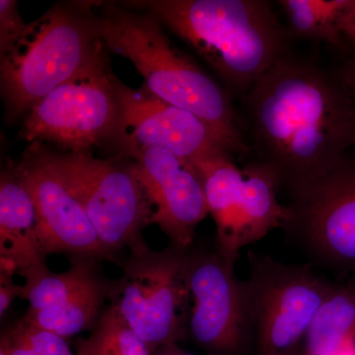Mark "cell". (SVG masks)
<instances>
[{
  "label": "cell",
  "instance_id": "6da1fadb",
  "mask_svg": "<svg viewBox=\"0 0 355 355\" xmlns=\"http://www.w3.org/2000/svg\"><path fill=\"white\" fill-rule=\"evenodd\" d=\"M258 160L291 191L324 177L355 139V105L336 71L288 53L243 97Z\"/></svg>",
  "mask_w": 355,
  "mask_h": 355
},
{
  "label": "cell",
  "instance_id": "7a4b0ae2",
  "mask_svg": "<svg viewBox=\"0 0 355 355\" xmlns=\"http://www.w3.org/2000/svg\"><path fill=\"white\" fill-rule=\"evenodd\" d=\"M144 11L188 44L229 92L242 96L280 58L291 36L265 0H139Z\"/></svg>",
  "mask_w": 355,
  "mask_h": 355
},
{
  "label": "cell",
  "instance_id": "3957f363",
  "mask_svg": "<svg viewBox=\"0 0 355 355\" xmlns=\"http://www.w3.org/2000/svg\"><path fill=\"white\" fill-rule=\"evenodd\" d=\"M99 30L107 49L128 58L153 94L202 119L234 155L249 153L232 95L172 43L157 19L106 2Z\"/></svg>",
  "mask_w": 355,
  "mask_h": 355
},
{
  "label": "cell",
  "instance_id": "277c9868",
  "mask_svg": "<svg viewBox=\"0 0 355 355\" xmlns=\"http://www.w3.org/2000/svg\"><path fill=\"white\" fill-rule=\"evenodd\" d=\"M100 2H60L26 25L0 53V86L7 121L35 104L106 51L95 6Z\"/></svg>",
  "mask_w": 355,
  "mask_h": 355
},
{
  "label": "cell",
  "instance_id": "5b68a950",
  "mask_svg": "<svg viewBox=\"0 0 355 355\" xmlns=\"http://www.w3.org/2000/svg\"><path fill=\"white\" fill-rule=\"evenodd\" d=\"M42 146L118 265L121 251L132 253L147 246L142 232L150 225L153 205L133 171L132 161L123 156L97 159Z\"/></svg>",
  "mask_w": 355,
  "mask_h": 355
},
{
  "label": "cell",
  "instance_id": "8992f818",
  "mask_svg": "<svg viewBox=\"0 0 355 355\" xmlns=\"http://www.w3.org/2000/svg\"><path fill=\"white\" fill-rule=\"evenodd\" d=\"M190 256L191 248L146 246L119 263L123 273L112 282V304L151 354L176 345L184 335Z\"/></svg>",
  "mask_w": 355,
  "mask_h": 355
},
{
  "label": "cell",
  "instance_id": "52a82bcc",
  "mask_svg": "<svg viewBox=\"0 0 355 355\" xmlns=\"http://www.w3.org/2000/svg\"><path fill=\"white\" fill-rule=\"evenodd\" d=\"M114 79L105 51L33 106L21 137L31 144H50L62 153L85 155L114 142L120 120Z\"/></svg>",
  "mask_w": 355,
  "mask_h": 355
},
{
  "label": "cell",
  "instance_id": "ba28073f",
  "mask_svg": "<svg viewBox=\"0 0 355 355\" xmlns=\"http://www.w3.org/2000/svg\"><path fill=\"white\" fill-rule=\"evenodd\" d=\"M232 156L217 153L193 163L202 177L209 212L216 223V247L237 260L242 248L284 228L291 209L279 202V182L268 166L253 161L239 168Z\"/></svg>",
  "mask_w": 355,
  "mask_h": 355
},
{
  "label": "cell",
  "instance_id": "9c48e42d",
  "mask_svg": "<svg viewBox=\"0 0 355 355\" xmlns=\"http://www.w3.org/2000/svg\"><path fill=\"white\" fill-rule=\"evenodd\" d=\"M246 280L253 333L261 355H295L334 284L311 266L287 265L248 252Z\"/></svg>",
  "mask_w": 355,
  "mask_h": 355
},
{
  "label": "cell",
  "instance_id": "30bf717a",
  "mask_svg": "<svg viewBox=\"0 0 355 355\" xmlns=\"http://www.w3.org/2000/svg\"><path fill=\"white\" fill-rule=\"evenodd\" d=\"M286 232L318 263L338 272L355 270V159L291 191Z\"/></svg>",
  "mask_w": 355,
  "mask_h": 355
},
{
  "label": "cell",
  "instance_id": "8fae6325",
  "mask_svg": "<svg viewBox=\"0 0 355 355\" xmlns=\"http://www.w3.org/2000/svg\"><path fill=\"white\" fill-rule=\"evenodd\" d=\"M114 85L120 120L114 144L121 156L133 159L146 149L161 148L195 162L214 154L232 153L202 119L160 99L144 84L139 89L128 87L116 77Z\"/></svg>",
  "mask_w": 355,
  "mask_h": 355
},
{
  "label": "cell",
  "instance_id": "7c38bea8",
  "mask_svg": "<svg viewBox=\"0 0 355 355\" xmlns=\"http://www.w3.org/2000/svg\"><path fill=\"white\" fill-rule=\"evenodd\" d=\"M236 261L216 247L191 251L189 263L191 336L202 347L222 354L239 352L254 335L246 280L236 275Z\"/></svg>",
  "mask_w": 355,
  "mask_h": 355
},
{
  "label": "cell",
  "instance_id": "4fadbf2b",
  "mask_svg": "<svg viewBox=\"0 0 355 355\" xmlns=\"http://www.w3.org/2000/svg\"><path fill=\"white\" fill-rule=\"evenodd\" d=\"M13 164L34 203L39 240L46 258L67 254L72 259L114 261L41 144H32L20 162Z\"/></svg>",
  "mask_w": 355,
  "mask_h": 355
},
{
  "label": "cell",
  "instance_id": "5bb4252c",
  "mask_svg": "<svg viewBox=\"0 0 355 355\" xmlns=\"http://www.w3.org/2000/svg\"><path fill=\"white\" fill-rule=\"evenodd\" d=\"M130 160L153 205L150 225L159 226L171 246L190 249L196 229L209 214L197 166L161 148L146 149Z\"/></svg>",
  "mask_w": 355,
  "mask_h": 355
},
{
  "label": "cell",
  "instance_id": "9a60e30c",
  "mask_svg": "<svg viewBox=\"0 0 355 355\" xmlns=\"http://www.w3.org/2000/svg\"><path fill=\"white\" fill-rule=\"evenodd\" d=\"M46 260L31 196L10 163L0 177L1 272L19 273L29 282L50 272Z\"/></svg>",
  "mask_w": 355,
  "mask_h": 355
},
{
  "label": "cell",
  "instance_id": "2e32d148",
  "mask_svg": "<svg viewBox=\"0 0 355 355\" xmlns=\"http://www.w3.org/2000/svg\"><path fill=\"white\" fill-rule=\"evenodd\" d=\"M354 343L355 277L334 284L306 336L305 355H334Z\"/></svg>",
  "mask_w": 355,
  "mask_h": 355
},
{
  "label": "cell",
  "instance_id": "e0dca14e",
  "mask_svg": "<svg viewBox=\"0 0 355 355\" xmlns=\"http://www.w3.org/2000/svg\"><path fill=\"white\" fill-rule=\"evenodd\" d=\"M112 282L96 277L92 282L76 292L60 304L31 312L23 320L42 330L67 338L81 331L94 329L102 314L105 300L110 297Z\"/></svg>",
  "mask_w": 355,
  "mask_h": 355
},
{
  "label": "cell",
  "instance_id": "ac0fdd59",
  "mask_svg": "<svg viewBox=\"0 0 355 355\" xmlns=\"http://www.w3.org/2000/svg\"><path fill=\"white\" fill-rule=\"evenodd\" d=\"M349 0H279L291 38L327 43L343 50L347 46L338 21Z\"/></svg>",
  "mask_w": 355,
  "mask_h": 355
},
{
  "label": "cell",
  "instance_id": "d6986e66",
  "mask_svg": "<svg viewBox=\"0 0 355 355\" xmlns=\"http://www.w3.org/2000/svg\"><path fill=\"white\" fill-rule=\"evenodd\" d=\"M96 263L87 259H72L71 266L64 272L50 270L26 282L21 298L29 301L31 312L60 304L99 277L96 272Z\"/></svg>",
  "mask_w": 355,
  "mask_h": 355
},
{
  "label": "cell",
  "instance_id": "ffe728a7",
  "mask_svg": "<svg viewBox=\"0 0 355 355\" xmlns=\"http://www.w3.org/2000/svg\"><path fill=\"white\" fill-rule=\"evenodd\" d=\"M76 355H151L113 304L102 313L92 334L79 340Z\"/></svg>",
  "mask_w": 355,
  "mask_h": 355
},
{
  "label": "cell",
  "instance_id": "44dd1931",
  "mask_svg": "<svg viewBox=\"0 0 355 355\" xmlns=\"http://www.w3.org/2000/svg\"><path fill=\"white\" fill-rule=\"evenodd\" d=\"M17 323L37 355H76L72 352L65 338L62 336L33 327L23 319Z\"/></svg>",
  "mask_w": 355,
  "mask_h": 355
},
{
  "label": "cell",
  "instance_id": "7402d4cb",
  "mask_svg": "<svg viewBox=\"0 0 355 355\" xmlns=\"http://www.w3.org/2000/svg\"><path fill=\"white\" fill-rule=\"evenodd\" d=\"M27 23L21 16L15 0L0 1V53H4L17 40Z\"/></svg>",
  "mask_w": 355,
  "mask_h": 355
},
{
  "label": "cell",
  "instance_id": "603a6c76",
  "mask_svg": "<svg viewBox=\"0 0 355 355\" xmlns=\"http://www.w3.org/2000/svg\"><path fill=\"white\" fill-rule=\"evenodd\" d=\"M12 273L0 272V316L3 317L11 302L16 297H22L24 284H16Z\"/></svg>",
  "mask_w": 355,
  "mask_h": 355
},
{
  "label": "cell",
  "instance_id": "cb8c5ba5",
  "mask_svg": "<svg viewBox=\"0 0 355 355\" xmlns=\"http://www.w3.org/2000/svg\"><path fill=\"white\" fill-rule=\"evenodd\" d=\"M338 28L345 43L349 44L355 55V0H349L338 21Z\"/></svg>",
  "mask_w": 355,
  "mask_h": 355
},
{
  "label": "cell",
  "instance_id": "d4e9b609",
  "mask_svg": "<svg viewBox=\"0 0 355 355\" xmlns=\"http://www.w3.org/2000/svg\"><path fill=\"white\" fill-rule=\"evenodd\" d=\"M10 342L11 355H37L31 345L27 342L19 324L15 323L6 331Z\"/></svg>",
  "mask_w": 355,
  "mask_h": 355
},
{
  "label": "cell",
  "instance_id": "484cf974",
  "mask_svg": "<svg viewBox=\"0 0 355 355\" xmlns=\"http://www.w3.org/2000/svg\"><path fill=\"white\" fill-rule=\"evenodd\" d=\"M338 71L342 77L343 83L349 89L350 94L352 96L355 105V55L349 58ZM354 147L355 149V139Z\"/></svg>",
  "mask_w": 355,
  "mask_h": 355
},
{
  "label": "cell",
  "instance_id": "4316f807",
  "mask_svg": "<svg viewBox=\"0 0 355 355\" xmlns=\"http://www.w3.org/2000/svg\"><path fill=\"white\" fill-rule=\"evenodd\" d=\"M151 355H195L191 354H187V352H182L178 349L176 345L173 347H164V349H158L157 352H154Z\"/></svg>",
  "mask_w": 355,
  "mask_h": 355
},
{
  "label": "cell",
  "instance_id": "83f0119b",
  "mask_svg": "<svg viewBox=\"0 0 355 355\" xmlns=\"http://www.w3.org/2000/svg\"><path fill=\"white\" fill-rule=\"evenodd\" d=\"M334 355H355V343L347 345L345 349H340Z\"/></svg>",
  "mask_w": 355,
  "mask_h": 355
}]
</instances>
